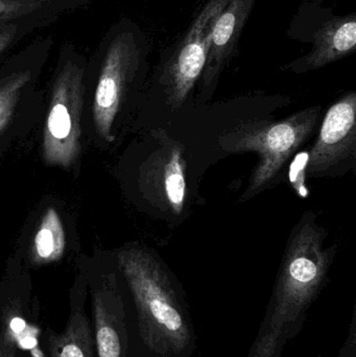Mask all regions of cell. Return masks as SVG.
Returning a JSON list of instances; mask_svg holds the SVG:
<instances>
[{
  "label": "cell",
  "instance_id": "obj_9",
  "mask_svg": "<svg viewBox=\"0 0 356 357\" xmlns=\"http://www.w3.org/2000/svg\"><path fill=\"white\" fill-rule=\"evenodd\" d=\"M40 310L26 296L0 297V357H46Z\"/></svg>",
  "mask_w": 356,
  "mask_h": 357
},
{
  "label": "cell",
  "instance_id": "obj_10",
  "mask_svg": "<svg viewBox=\"0 0 356 357\" xmlns=\"http://www.w3.org/2000/svg\"><path fill=\"white\" fill-rule=\"evenodd\" d=\"M257 0H230L215 20L209 41L208 56L200 81L202 93L213 89L226 67L238 52L242 31Z\"/></svg>",
  "mask_w": 356,
  "mask_h": 357
},
{
  "label": "cell",
  "instance_id": "obj_6",
  "mask_svg": "<svg viewBox=\"0 0 356 357\" xmlns=\"http://www.w3.org/2000/svg\"><path fill=\"white\" fill-rule=\"evenodd\" d=\"M230 0H206L183 35L163 52L156 82L171 108H180L200 81L208 56L211 31Z\"/></svg>",
  "mask_w": 356,
  "mask_h": 357
},
{
  "label": "cell",
  "instance_id": "obj_8",
  "mask_svg": "<svg viewBox=\"0 0 356 357\" xmlns=\"http://www.w3.org/2000/svg\"><path fill=\"white\" fill-rule=\"evenodd\" d=\"M356 93L345 94L330 107L317 142L307 161L309 175L323 173L355 154L356 144Z\"/></svg>",
  "mask_w": 356,
  "mask_h": 357
},
{
  "label": "cell",
  "instance_id": "obj_13",
  "mask_svg": "<svg viewBox=\"0 0 356 357\" xmlns=\"http://www.w3.org/2000/svg\"><path fill=\"white\" fill-rule=\"evenodd\" d=\"M66 248L64 227L58 211L49 207L46 210L33 238V261L50 264L63 257Z\"/></svg>",
  "mask_w": 356,
  "mask_h": 357
},
{
  "label": "cell",
  "instance_id": "obj_14",
  "mask_svg": "<svg viewBox=\"0 0 356 357\" xmlns=\"http://www.w3.org/2000/svg\"><path fill=\"white\" fill-rule=\"evenodd\" d=\"M43 25L29 21L0 23V56L18 43L27 33Z\"/></svg>",
  "mask_w": 356,
  "mask_h": 357
},
{
  "label": "cell",
  "instance_id": "obj_2",
  "mask_svg": "<svg viewBox=\"0 0 356 357\" xmlns=\"http://www.w3.org/2000/svg\"><path fill=\"white\" fill-rule=\"evenodd\" d=\"M150 44L146 31L130 17L113 23L98 43V73L93 98V117L102 139L114 142L111 134L121 102L130 88L148 69Z\"/></svg>",
  "mask_w": 356,
  "mask_h": 357
},
{
  "label": "cell",
  "instance_id": "obj_11",
  "mask_svg": "<svg viewBox=\"0 0 356 357\" xmlns=\"http://www.w3.org/2000/svg\"><path fill=\"white\" fill-rule=\"evenodd\" d=\"M68 320L62 331L44 326L42 346L46 357H98L92 322L86 312V289H75L70 297Z\"/></svg>",
  "mask_w": 356,
  "mask_h": 357
},
{
  "label": "cell",
  "instance_id": "obj_12",
  "mask_svg": "<svg viewBox=\"0 0 356 357\" xmlns=\"http://www.w3.org/2000/svg\"><path fill=\"white\" fill-rule=\"evenodd\" d=\"M148 191L156 202L171 213L183 212L186 199L185 160L183 146L176 142H165L150 158L146 175Z\"/></svg>",
  "mask_w": 356,
  "mask_h": 357
},
{
  "label": "cell",
  "instance_id": "obj_15",
  "mask_svg": "<svg viewBox=\"0 0 356 357\" xmlns=\"http://www.w3.org/2000/svg\"><path fill=\"white\" fill-rule=\"evenodd\" d=\"M29 82L31 81L24 82V83L17 86L0 105V133H1L2 130L6 127L8 121H10V117H12L13 113H14L15 107H16L17 102H18L19 96H20L21 91H22L23 88Z\"/></svg>",
  "mask_w": 356,
  "mask_h": 357
},
{
  "label": "cell",
  "instance_id": "obj_5",
  "mask_svg": "<svg viewBox=\"0 0 356 357\" xmlns=\"http://www.w3.org/2000/svg\"><path fill=\"white\" fill-rule=\"evenodd\" d=\"M288 37L311 44L305 56L282 67L297 75L323 68L356 50V14L336 15L325 0H305L288 31Z\"/></svg>",
  "mask_w": 356,
  "mask_h": 357
},
{
  "label": "cell",
  "instance_id": "obj_7",
  "mask_svg": "<svg viewBox=\"0 0 356 357\" xmlns=\"http://www.w3.org/2000/svg\"><path fill=\"white\" fill-rule=\"evenodd\" d=\"M92 328L98 357H135L127 303L116 279L102 277L91 285Z\"/></svg>",
  "mask_w": 356,
  "mask_h": 357
},
{
  "label": "cell",
  "instance_id": "obj_3",
  "mask_svg": "<svg viewBox=\"0 0 356 357\" xmlns=\"http://www.w3.org/2000/svg\"><path fill=\"white\" fill-rule=\"evenodd\" d=\"M85 75V58L72 44H63L44 128L43 156L48 165L68 169L79 156Z\"/></svg>",
  "mask_w": 356,
  "mask_h": 357
},
{
  "label": "cell",
  "instance_id": "obj_1",
  "mask_svg": "<svg viewBox=\"0 0 356 357\" xmlns=\"http://www.w3.org/2000/svg\"><path fill=\"white\" fill-rule=\"evenodd\" d=\"M118 264L135 308L146 357H190L196 337L189 308L164 266L148 252L125 250Z\"/></svg>",
  "mask_w": 356,
  "mask_h": 357
},
{
  "label": "cell",
  "instance_id": "obj_4",
  "mask_svg": "<svg viewBox=\"0 0 356 357\" xmlns=\"http://www.w3.org/2000/svg\"><path fill=\"white\" fill-rule=\"evenodd\" d=\"M319 114L320 109L313 107L284 121L244 123L222 136L219 144L228 152H255L259 156L246 195L258 190L277 175L313 133Z\"/></svg>",
  "mask_w": 356,
  "mask_h": 357
}]
</instances>
